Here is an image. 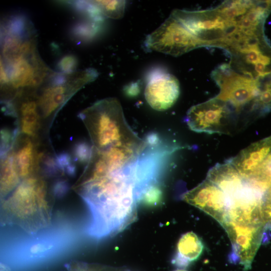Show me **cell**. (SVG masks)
<instances>
[{
	"label": "cell",
	"mask_w": 271,
	"mask_h": 271,
	"mask_svg": "<svg viewBox=\"0 0 271 271\" xmlns=\"http://www.w3.org/2000/svg\"><path fill=\"white\" fill-rule=\"evenodd\" d=\"M157 176L144 153L130 156L93 150L75 190L90 214L87 233L101 239L123 231L137 219V205Z\"/></svg>",
	"instance_id": "6da1fadb"
},
{
	"label": "cell",
	"mask_w": 271,
	"mask_h": 271,
	"mask_svg": "<svg viewBox=\"0 0 271 271\" xmlns=\"http://www.w3.org/2000/svg\"><path fill=\"white\" fill-rule=\"evenodd\" d=\"M80 116L86 124L93 148L97 150L111 148L144 150L150 145L149 137L142 139L132 130L115 98L96 102Z\"/></svg>",
	"instance_id": "7a4b0ae2"
},
{
	"label": "cell",
	"mask_w": 271,
	"mask_h": 271,
	"mask_svg": "<svg viewBox=\"0 0 271 271\" xmlns=\"http://www.w3.org/2000/svg\"><path fill=\"white\" fill-rule=\"evenodd\" d=\"M98 76L97 71L92 68L70 73L54 71L40 86L42 90L37 98L43 116L53 114L76 92Z\"/></svg>",
	"instance_id": "3957f363"
},
{
	"label": "cell",
	"mask_w": 271,
	"mask_h": 271,
	"mask_svg": "<svg viewBox=\"0 0 271 271\" xmlns=\"http://www.w3.org/2000/svg\"><path fill=\"white\" fill-rule=\"evenodd\" d=\"M1 30V60L4 64L38 52L36 31L26 16L15 14L6 18Z\"/></svg>",
	"instance_id": "277c9868"
},
{
	"label": "cell",
	"mask_w": 271,
	"mask_h": 271,
	"mask_svg": "<svg viewBox=\"0 0 271 271\" xmlns=\"http://www.w3.org/2000/svg\"><path fill=\"white\" fill-rule=\"evenodd\" d=\"M149 50L178 56L202 47L201 42L171 14L145 41Z\"/></svg>",
	"instance_id": "5b68a950"
},
{
	"label": "cell",
	"mask_w": 271,
	"mask_h": 271,
	"mask_svg": "<svg viewBox=\"0 0 271 271\" xmlns=\"http://www.w3.org/2000/svg\"><path fill=\"white\" fill-rule=\"evenodd\" d=\"M185 121L195 132L229 134L237 120L226 103L215 97L192 106Z\"/></svg>",
	"instance_id": "8992f818"
},
{
	"label": "cell",
	"mask_w": 271,
	"mask_h": 271,
	"mask_svg": "<svg viewBox=\"0 0 271 271\" xmlns=\"http://www.w3.org/2000/svg\"><path fill=\"white\" fill-rule=\"evenodd\" d=\"M222 226L227 232L232 246V261L243 266L251 265L260 245L265 226L239 223L227 219Z\"/></svg>",
	"instance_id": "52a82bcc"
},
{
	"label": "cell",
	"mask_w": 271,
	"mask_h": 271,
	"mask_svg": "<svg viewBox=\"0 0 271 271\" xmlns=\"http://www.w3.org/2000/svg\"><path fill=\"white\" fill-rule=\"evenodd\" d=\"M2 63L8 73L10 89L18 91L38 88L54 72L39 53L21 57L8 64Z\"/></svg>",
	"instance_id": "ba28073f"
},
{
	"label": "cell",
	"mask_w": 271,
	"mask_h": 271,
	"mask_svg": "<svg viewBox=\"0 0 271 271\" xmlns=\"http://www.w3.org/2000/svg\"><path fill=\"white\" fill-rule=\"evenodd\" d=\"M182 199L211 216L221 226L227 219L228 199L218 187L207 179L185 193Z\"/></svg>",
	"instance_id": "9c48e42d"
},
{
	"label": "cell",
	"mask_w": 271,
	"mask_h": 271,
	"mask_svg": "<svg viewBox=\"0 0 271 271\" xmlns=\"http://www.w3.org/2000/svg\"><path fill=\"white\" fill-rule=\"evenodd\" d=\"M179 94V82L173 75L159 70L150 75L145 96L153 109L158 111L169 109L177 101Z\"/></svg>",
	"instance_id": "30bf717a"
},
{
	"label": "cell",
	"mask_w": 271,
	"mask_h": 271,
	"mask_svg": "<svg viewBox=\"0 0 271 271\" xmlns=\"http://www.w3.org/2000/svg\"><path fill=\"white\" fill-rule=\"evenodd\" d=\"M270 152L271 136L251 144L226 161L233 165L246 181Z\"/></svg>",
	"instance_id": "8fae6325"
},
{
	"label": "cell",
	"mask_w": 271,
	"mask_h": 271,
	"mask_svg": "<svg viewBox=\"0 0 271 271\" xmlns=\"http://www.w3.org/2000/svg\"><path fill=\"white\" fill-rule=\"evenodd\" d=\"M206 179L218 187L228 200L239 193L245 186L246 182L230 163L217 164L211 168Z\"/></svg>",
	"instance_id": "7c38bea8"
},
{
	"label": "cell",
	"mask_w": 271,
	"mask_h": 271,
	"mask_svg": "<svg viewBox=\"0 0 271 271\" xmlns=\"http://www.w3.org/2000/svg\"><path fill=\"white\" fill-rule=\"evenodd\" d=\"M204 244L193 232H187L181 236L177 243V251L172 262L180 267L187 266L201 254Z\"/></svg>",
	"instance_id": "4fadbf2b"
},
{
	"label": "cell",
	"mask_w": 271,
	"mask_h": 271,
	"mask_svg": "<svg viewBox=\"0 0 271 271\" xmlns=\"http://www.w3.org/2000/svg\"><path fill=\"white\" fill-rule=\"evenodd\" d=\"M1 196L3 199L10 194L20 181L15 153L10 152L1 158Z\"/></svg>",
	"instance_id": "5bb4252c"
},
{
	"label": "cell",
	"mask_w": 271,
	"mask_h": 271,
	"mask_svg": "<svg viewBox=\"0 0 271 271\" xmlns=\"http://www.w3.org/2000/svg\"><path fill=\"white\" fill-rule=\"evenodd\" d=\"M19 112L22 132L29 136H34L38 129L40 117L37 99L26 98L20 103Z\"/></svg>",
	"instance_id": "9a60e30c"
},
{
	"label": "cell",
	"mask_w": 271,
	"mask_h": 271,
	"mask_svg": "<svg viewBox=\"0 0 271 271\" xmlns=\"http://www.w3.org/2000/svg\"><path fill=\"white\" fill-rule=\"evenodd\" d=\"M15 156L20 180L34 176V147L31 141H27Z\"/></svg>",
	"instance_id": "2e32d148"
},
{
	"label": "cell",
	"mask_w": 271,
	"mask_h": 271,
	"mask_svg": "<svg viewBox=\"0 0 271 271\" xmlns=\"http://www.w3.org/2000/svg\"><path fill=\"white\" fill-rule=\"evenodd\" d=\"M245 181L265 195L271 186V152L252 175Z\"/></svg>",
	"instance_id": "e0dca14e"
},
{
	"label": "cell",
	"mask_w": 271,
	"mask_h": 271,
	"mask_svg": "<svg viewBox=\"0 0 271 271\" xmlns=\"http://www.w3.org/2000/svg\"><path fill=\"white\" fill-rule=\"evenodd\" d=\"M103 17L120 19L123 16L125 1H90Z\"/></svg>",
	"instance_id": "ac0fdd59"
},
{
	"label": "cell",
	"mask_w": 271,
	"mask_h": 271,
	"mask_svg": "<svg viewBox=\"0 0 271 271\" xmlns=\"http://www.w3.org/2000/svg\"><path fill=\"white\" fill-rule=\"evenodd\" d=\"M97 27L94 22L78 23L73 27L72 34L76 39L86 40L94 35Z\"/></svg>",
	"instance_id": "d6986e66"
},
{
	"label": "cell",
	"mask_w": 271,
	"mask_h": 271,
	"mask_svg": "<svg viewBox=\"0 0 271 271\" xmlns=\"http://www.w3.org/2000/svg\"><path fill=\"white\" fill-rule=\"evenodd\" d=\"M67 267L68 271H122L120 268L77 261L71 262Z\"/></svg>",
	"instance_id": "ffe728a7"
},
{
	"label": "cell",
	"mask_w": 271,
	"mask_h": 271,
	"mask_svg": "<svg viewBox=\"0 0 271 271\" xmlns=\"http://www.w3.org/2000/svg\"><path fill=\"white\" fill-rule=\"evenodd\" d=\"M17 131H11L8 128L1 131V157H5L11 151Z\"/></svg>",
	"instance_id": "44dd1931"
},
{
	"label": "cell",
	"mask_w": 271,
	"mask_h": 271,
	"mask_svg": "<svg viewBox=\"0 0 271 271\" xmlns=\"http://www.w3.org/2000/svg\"><path fill=\"white\" fill-rule=\"evenodd\" d=\"M78 60L73 54L66 55L63 57L57 64V68L59 72L70 73L76 70Z\"/></svg>",
	"instance_id": "7402d4cb"
},
{
	"label": "cell",
	"mask_w": 271,
	"mask_h": 271,
	"mask_svg": "<svg viewBox=\"0 0 271 271\" xmlns=\"http://www.w3.org/2000/svg\"><path fill=\"white\" fill-rule=\"evenodd\" d=\"M92 147H90L85 142L78 143L74 147V155L80 162L88 163L92 155Z\"/></svg>",
	"instance_id": "603a6c76"
},
{
	"label": "cell",
	"mask_w": 271,
	"mask_h": 271,
	"mask_svg": "<svg viewBox=\"0 0 271 271\" xmlns=\"http://www.w3.org/2000/svg\"><path fill=\"white\" fill-rule=\"evenodd\" d=\"M262 213L265 225L271 227V186L264 196Z\"/></svg>",
	"instance_id": "cb8c5ba5"
},
{
	"label": "cell",
	"mask_w": 271,
	"mask_h": 271,
	"mask_svg": "<svg viewBox=\"0 0 271 271\" xmlns=\"http://www.w3.org/2000/svg\"><path fill=\"white\" fill-rule=\"evenodd\" d=\"M162 192L160 189L156 185L151 187L145 194L141 201L146 204L155 205L161 199Z\"/></svg>",
	"instance_id": "d4e9b609"
},
{
	"label": "cell",
	"mask_w": 271,
	"mask_h": 271,
	"mask_svg": "<svg viewBox=\"0 0 271 271\" xmlns=\"http://www.w3.org/2000/svg\"><path fill=\"white\" fill-rule=\"evenodd\" d=\"M1 271H11V269L3 263L1 264Z\"/></svg>",
	"instance_id": "484cf974"
},
{
	"label": "cell",
	"mask_w": 271,
	"mask_h": 271,
	"mask_svg": "<svg viewBox=\"0 0 271 271\" xmlns=\"http://www.w3.org/2000/svg\"><path fill=\"white\" fill-rule=\"evenodd\" d=\"M174 271H188L187 270L185 269H183V268H180V269H176Z\"/></svg>",
	"instance_id": "4316f807"
}]
</instances>
